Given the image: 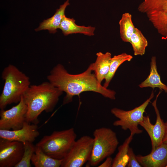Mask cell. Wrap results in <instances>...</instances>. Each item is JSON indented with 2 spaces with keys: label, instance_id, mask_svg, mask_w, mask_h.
<instances>
[{
  "label": "cell",
  "instance_id": "cell-1",
  "mask_svg": "<svg viewBox=\"0 0 167 167\" xmlns=\"http://www.w3.org/2000/svg\"><path fill=\"white\" fill-rule=\"evenodd\" d=\"M90 64L84 72L78 74L69 73L61 64L55 66L47 76V79L54 86L66 93L62 104L71 102L73 97L83 92L92 91L105 97L115 99L116 92L105 87L96 79Z\"/></svg>",
  "mask_w": 167,
  "mask_h": 167
},
{
  "label": "cell",
  "instance_id": "cell-2",
  "mask_svg": "<svg viewBox=\"0 0 167 167\" xmlns=\"http://www.w3.org/2000/svg\"><path fill=\"white\" fill-rule=\"evenodd\" d=\"M63 92L48 81L30 85L22 96L27 107L26 121L37 124L39 115L44 111L52 112Z\"/></svg>",
  "mask_w": 167,
  "mask_h": 167
},
{
  "label": "cell",
  "instance_id": "cell-3",
  "mask_svg": "<svg viewBox=\"0 0 167 167\" xmlns=\"http://www.w3.org/2000/svg\"><path fill=\"white\" fill-rule=\"evenodd\" d=\"M1 77L4 84L0 96V109L18 103L30 85L29 77L15 66L9 64L3 70Z\"/></svg>",
  "mask_w": 167,
  "mask_h": 167
},
{
  "label": "cell",
  "instance_id": "cell-4",
  "mask_svg": "<svg viewBox=\"0 0 167 167\" xmlns=\"http://www.w3.org/2000/svg\"><path fill=\"white\" fill-rule=\"evenodd\" d=\"M76 137L73 128L54 131L51 135L44 136L36 145L50 156L63 159L76 140Z\"/></svg>",
  "mask_w": 167,
  "mask_h": 167
},
{
  "label": "cell",
  "instance_id": "cell-5",
  "mask_svg": "<svg viewBox=\"0 0 167 167\" xmlns=\"http://www.w3.org/2000/svg\"><path fill=\"white\" fill-rule=\"evenodd\" d=\"M93 143L89 166H95L116 151L119 142L116 133L111 129L102 127L93 132Z\"/></svg>",
  "mask_w": 167,
  "mask_h": 167
},
{
  "label": "cell",
  "instance_id": "cell-6",
  "mask_svg": "<svg viewBox=\"0 0 167 167\" xmlns=\"http://www.w3.org/2000/svg\"><path fill=\"white\" fill-rule=\"evenodd\" d=\"M154 96L152 91L150 97L143 103L131 110L126 111L117 108L112 109L111 113L118 119L114 122L113 125L120 126L124 130H129L134 135L142 133L143 131L139 129L138 125L143 119L145 109Z\"/></svg>",
  "mask_w": 167,
  "mask_h": 167
},
{
  "label": "cell",
  "instance_id": "cell-7",
  "mask_svg": "<svg viewBox=\"0 0 167 167\" xmlns=\"http://www.w3.org/2000/svg\"><path fill=\"white\" fill-rule=\"evenodd\" d=\"M138 10L146 15L162 38L167 39V0H144Z\"/></svg>",
  "mask_w": 167,
  "mask_h": 167
},
{
  "label": "cell",
  "instance_id": "cell-8",
  "mask_svg": "<svg viewBox=\"0 0 167 167\" xmlns=\"http://www.w3.org/2000/svg\"><path fill=\"white\" fill-rule=\"evenodd\" d=\"M93 138L85 135L76 140L62 159L61 167H81L90 159Z\"/></svg>",
  "mask_w": 167,
  "mask_h": 167
},
{
  "label": "cell",
  "instance_id": "cell-9",
  "mask_svg": "<svg viewBox=\"0 0 167 167\" xmlns=\"http://www.w3.org/2000/svg\"><path fill=\"white\" fill-rule=\"evenodd\" d=\"M27 105L21 97L20 101L11 109L0 112V129L15 130L21 128L26 121Z\"/></svg>",
  "mask_w": 167,
  "mask_h": 167
},
{
  "label": "cell",
  "instance_id": "cell-10",
  "mask_svg": "<svg viewBox=\"0 0 167 167\" xmlns=\"http://www.w3.org/2000/svg\"><path fill=\"white\" fill-rule=\"evenodd\" d=\"M161 92L160 91L156 98L152 103L156 115V120L152 124L149 116H144L143 119L139 123L148 134L151 140L152 149L153 150L163 143L162 141L165 131V122L161 118L159 110L157 107V98Z\"/></svg>",
  "mask_w": 167,
  "mask_h": 167
},
{
  "label": "cell",
  "instance_id": "cell-11",
  "mask_svg": "<svg viewBox=\"0 0 167 167\" xmlns=\"http://www.w3.org/2000/svg\"><path fill=\"white\" fill-rule=\"evenodd\" d=\"M24 150L22 143L0 138V167H15L21 160Z\"/></svg>",
  "mask_w": 167,
  "mask_h": 167
},
{
  "label": "cell",
  "instance_id": "cell-12",
  "mask_svg": "<svg viewBox=\"0 0 167 167\" xmlns=\"http://www.w3.org/2000/svg\"><path fill=\"white\" fill-rule=\"evenodd\" d=\"M38 128L37 124H31L26 121L22 127L18 130L0 129V138L20 142L23 144L27 142L33 143L40 135Z\"/></svg>",
  "mask_w": 167,
  "mask_h": 167
},
{
  "label": "cell",
  "instance_id": "cell-13",
  "mask_svg": "<svg viewBox=\"0 0 167 167\" xmlns=\"http://www.w3.org/2000/svg\"><path fill=\"white\" fill-rule=\"evenodd\" d=\"M137 159L144 167H164L167 165V145L163 143L145 156L138 155Z\"/></svg>",
  "mask_w": 167,
  "mask_h": 167
},
{
  "label": "cell",
  "instance_id": "cell-14",
  "mask_svg": "<svg viewBox=\"0 0 167 167\" xmlns=\"http://www.w3.org/2000/svg\"><path fill=\"white\" fill-rule=\"evenodd\" d=\"M95 62L90 64L92 69L98 82L101 84L108 73L111 62V55L109 52L96 54Z\"/></svg>",
  "mask_w": 167,
  "mask_h": 167
},
{
  "label": "cell",
  "instance_id": "cell-15",
  "mask_svg": "<svg viewBox=\"0 0 167 167\" xmlns=\"http://www.w3.org/2000/svg\"><path fill=\"white\" fill-rule=\"evenodd\" d=\"M69 0H67L59 8L56 10L54 15L51 18L44 20L40 24L39 27L35 29L36 31L47 30L49 32L54 33L59 28L62 20L65 15V12L67 6L70 5Z\"/></svg>",
  "mask_w": 167,
  "mask_h": 167
},
{
  "label": "cell",
  "instance_id": "cell-16",
  "mask_svg": "<svg viewBox=\"0 0 167 167\" xmlns=\"http://www.w3.org/2000/svg\"><path fill=\"white\" fill-rule=\"evenodd\" d=\"M59 29L66 36L72 34L80 33L91 36L94 35L95 28L91 26L78 25L75 23L74 18H68L65 15L62 20Z\"/></svg>",
  "mask_w": 167,
  "mask_h": 167
},
{
  "label": "cell",
  "instance_id": "cell-17",
  "mask_svg": "<svg viewBox=\"0 0 167 167\" xmlns=\"http://www.w3.org/2000/svg\"><path fill=\"white\" fill-rule=\"evenodd\" d=\"M139 86L140 88L150 87L154 89L158 88L167 93V86L161 82L157 71L156 58L155 56H152L151 58L149 75Z\"/></svg>",
  "mask_w": 167,
  "mask_h": 167
},
{
  "label": "cell",
  "instance_id": "cell-18",
  "mask_svg": "<svg viewBox=\"0 0 167 167\" xmlns=\"http://www.w3.org/2000/svg\"><path fill=\"white\" fill-rule=\"evenodd\" d=\"M62 161V159H56L50 156L36 145L31 159L32 164L35 167H59Z\"/></svg>",
  "mask_w": 167,
  "mask_h": 167
},
{
  "label": "cell",
  "instance_id": "cell-19",
  "mask_svg": "<svg viewBox=\"0 0 167 167\" xmlns=\"http://www.w3.org/2000/svg\"><path fill=\"white\" fill-rule=\"evenodd\" d=\"M134 135H130L118 148V152L113 159L112 167H125L128 161V151L129 145L133 139Z\"/></svg>",
  "mask_w": 167,
  "mask_h": 167
},
{
  "label": "cell",
  "instance_id": "cell-20",
  "mask_svg": "<svg viewBox=\"0 0 167 167\" xmlns=\"http://www.w3.org/2000/svg\"><path fill=\"white\" fill-rule=\"evenodd\" d=\"M119 24L121 39L124 42H129L135 28L132 22L131 15L127 12L123 14Z\"/></svg>",
  "mask_w": 167,
  "mask_h": 167
},
{
  "label": "cell",
  "instance_id": "cell-21",
  "mask_svg": "<svg viewBox=\"0 0 167 167\" xmlns=\"http://www.w3.org/2000/svg\"><path fill=\"white\" fill-rule=\"evenodd\" d=\"M133 58L131 55L124 53L112 58L109 70L105 79L103 86L107 88L118 67L126 61H130Z\"/></svg>",
  "mask_w": 167,
  "mask_h": 167
},
{
  "label": "cell",
  "instance_id": "cell-22",
  "mask_svg": "<svg viewBox=\"0 0 167 167\" xmlns=\"http://www.w3.org/2000/svg\"><path fill=\"white\" fill-rule=\"evenodd\" d=\"M129 42L131 44L135 55H144L148 41L141 31L135 28L132 34Z\"/></svg>",
  "mask_w": 167,
  "mask_h": 167
},
{
  "label": "cell",
  "instance_id": "cell-23",
  "mask_svg": "<svg viewBox=\"0 0 167 167\" xmlns=\"http://www.w3.org/2000/svg\"><path fill=\"white\" fill-rule=\"evenodd\" d=\"M24 152L22 159L15 167H31V159L35 152V146L32 143L27 142L24 144Z\"/></svg>",
  "mask_w": 167,
  "mask_h": 167
},
{
  "label": "cell",
  "instance_id": "cell-24",
  "mask_svg": "<svg viewBox=\"0 0 167 167\" xmlns=\"http://www.w3.org/2000/svg\"><path fill=\"white\" fill-rule=\"evenodd\" d=\"M128 167H141L142 165L138 161L132 148H129L128 151Z\"/></svg>",
  "mask_w": 167,
  "mask_h": 167
},
{
  "label": "cell",
  "instance_id": "cell-25",
  "mask_svg": "<svg viewBox=\"0 0 167 167\" xmlns=\"http://www.w3.org/2000/svg\"><path fill=\"white\" fill-rule=\"evenodd\" d=\"M113 159L110 156L106 158L105 160L98 166V167H112Z\"/></svg>",
  "mask_w": 167,
  "mask_h": 167
},
{
  "label": "cell",
  "instance_id": "cell-26",
  "mask_svg": "<svg viewBox=\"0 0 167 167\" xmlns=\"http://www.w3.org/2000/svg\"><path fill=\"white\" fill-rule=\"evenodd\" d=\"M162 142L167 145V121L165 122V131Z\"/></svg>",
  "mask_w": 167,
  "mask_h": 167
},
{
  "label": "cell",
  "instance_id": "cell-27",
  "mask_svg": "<svg viewBox=\"0 0 167 167\" xmlns=\"http://www.w3.org/2000/svg\"><path fill=\"white\" fill-rule=\"evenodd\" d=\"M166 167H167V165L166 166Z\"/></svg>",
  "mask_w": 167,
  "mask_h": 167
}]
</instances>
